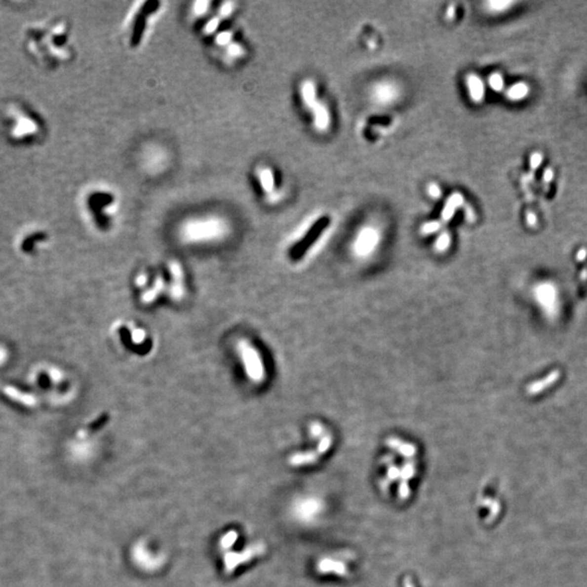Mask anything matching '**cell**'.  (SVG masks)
I'll return each mask as SVG.
<instances>
[{"label": "cell", "mask_w": 587, "mask_h": 587, "mask_svg": "<svg viewBox=\"0 0 587 587\" xmlns=\"http://www.w3.org/2000/svg\"><path fill=\"white\" fill-rule=\"evenodd\" d=\"M25 48L37 63L56 68L71 59L69 26L66 21L34 24L25 31Z\"/></svg>", "instance_id": "obj_1"}, {"label": "cell", "mask_w": 587, "mask_h": 587, "mask_svg": "<svg viewBox=\"0 0 587 587\" xmlns=\"http://www.w3.org/2000/svg\"><path fill=\"white\" fill-rule=\"evenodd\" d=\"M4 125L8 137L15 143H34L44 136V125L28 107L11 102L4 109Z\"/></svg>", "instance_id": "obj_2"}, {"label": "cell", "mask_w": 587, "mask_h": 587, "mask_svg": "<svg viewBox=\"0 0 587 587\" xmlns=\"http://www.w3.org/2000/svg\"><path fill=\"white\" fill-rule=\"evenodd\" d=\"M237 352L247 376L255 383H262L266 379V368L258 349L247 339H243L237 345Z\"/></svg>", "instance_id": "obj_3"}, {"label": "cell", "mask_w": 587, "mask_h": 587, "mask_svg": "<svg viewBox=\"0 0 587 587\" xmlns=\"http://www.w3.org/2000/svg\"><path fill=\"white\" fill-rule=\"evenodd\" d=\"M225 233V226L219 220L210 219L194 221L185 225L182 231L183 237L190 241H204L217 239Z\"/></svg>", "instance_id": "obj_4"}, {"label": "cell", "mask_w": 587, "mask_h": 587, "mask_svg": "<svg viewBox=\"0 0 587 587\" xmlns=\"http://www.w3.org/2000/svg\"><path fill=\"white\" fill-rule=\"evenodd\" d=\"M380 232L372 225H367L359 231L353 241L352 249L358 257H368L376 249L380 243Z\"/></svg>", "instance_id": "obj_5"}, {"label": "cell", "mask_w": 587, "mask_h": 587, "mask_svg": "<svg viewBox=\"0 0 587 587\" xmlns=\"http://www.w3.org/2000/svg\"><path fill=\"white\" fill-rule=\"evenodd\" d=\"M371 99L375 105L386 107L399 98V88L391 80H381L371 89Z\"/></svg>", "instance_id": "obj_6"}, {"label": "cell", "mask_w": 587, "mask_h": 587, "mask_svg": "<svg viewBox=\"0 0 587 587\" xmlns=\"http://www.w3.org/2000/svg\"><path fill=\"white\" fill-rule=\"evenodd\" d=\"M466 84L470 99L475 104L482 102L485 98V85H484L482 78L474 73L468 74L466 78Z\"/></svg>", "instance_id": "obj_7"}, {"label": "cell", "mask_w": 587, "mask_h": 587, "mask_svg": "<svg viewBox=\"0 0 587 587\" xmlns=\"http://www.w3.org/2000/svg\"><path fill=\"white\" fill-rule=\"evenodd\" d=\"M311 110L313 112L312 115H313L314 127L319 132H325L330 126L331 122L330 112H328L327 108L322 102L316 101L315 105L311 108Z\"/></svg>", "instance_id": "obj_8"}, {"label": "cell", "mask_w": 587, "mask_h": 587, "mask_svg": "<svg viewBox=\"0 0 587 587\" xmlns=\"http://www.w3.org/2000/svg\"><path fill=\"white\" fill-rule=\"evenodd\" d=\"M463 203H465V199H463V196L460 193L456 192L451 194L448 199L446 200L443 211H441V220H443V222H448V221H450L457 212V210L463 206Z\"/></svg>", "instance_id": "obj_9"}, {"label": "cell", "mask_w": 587, "mask_h": 587, "mask_svg": "<svg viewBox=\"0 0 587 587\" xmlns=\"http://www.w3.org/2000/svg\"><path fill=\"white\" fill-rule=\"evenodd\" d=\"M301 98H303L306 107H308L309 109H311V108L315 105L317 100L315 85L313 82L306 80V82L303 83V85H301Z\"/></svg>", "instance_id": "obj_10"}, {"label": "cell", "mask_w": 587, "mask_h": 587, "mask_svg": "<svg viewBox=\"0 0 587 587\" xmlns=\"http://www.w3.org/2000/svg\"><path fill=\"white\" fill-rule=\"evenodd\" d=\"M387 445H389L391 448L398 450L399 454L405 457H411L414 455V452H416V447L413 445L403 443V441L397 438H389L387 439Z\"/></svg>", "instance_id": "obj_11"}, {"label": "cell", "mask_w": 587, "mask_h": 587, "mask_svg": "<svg viewBox=\"0 0 587 587\" xmlns=\"http://www.w3.org/2000/svg\"><path fill=\"white\" fill-rule=\"evenodd\" d=\"M529 93V88H527V85H525L524 83H518V84H514L511 86V87L508 88L507 93H506V96H507V98L512 100V101H516V100H521L523 99L524 97Z\"/></svg>", "instance_id": "obj_12"}, {"label": "cell", "mask_w": 587, "mask_h": 587, "mask_svg": "<svg viewBox=\"0 0 587 587\" xmlns=\"http://www.w3.org/2000/svg\"><path fill=\"white\" fill-rule=\"evenodd\" d=\"M145 25H146L145 14L138 15L136 21H135V24H134L133 35H132V39H131V42L133 46L138 45V42L141 41L143 34H144V31H145Z\"/></svg>", "instance_id": "obj_13"}, {"label": "cell", "mask_w": 587, "mask_h": 587, "mask_svg": "<svg viewBox=\"0 0 587 587\" xmlns=\"http://www.w3.org/2000/svg\"><path fill=\"white\" fill-rule=\"evenodd\" d=\"M556 378H557L556 373H552V374L549 375L548 378H546L545 380H543L541 382H535V383H533L532 385H530L529 387H527V391H529V394H532V395L533 394H537V392H540L542 390L545 389L546 386H548L549 384H550L551 382H553L554 380H556Z\"/></svg>", "instance_id": "obj_14"}, {"label": "cell", "mask_w": 587, "mask_h": 587, "mask_svg": "<svg viewBox=\"0 0 587 587\" xmlns=\"http://www.w3.org/2000/svg\"><path fill=\"white\" fill-rule=\"evenodd\" d=\"M451 238L448 232H443L435 241L434 248L437 252H445L450 247Z\"/></svg>", "instance_id": "obj_15"}, {"label": "cell", "mask_w": 587, "mask_h": 587, "mask_svg": "<svg viewBox=\"0 0 587 587\" xmlns=\"http://www.w3.org/2000/svg\"><path fill=\"white\" fill-rule=\"evenodd\" d=\"M512 2L510 1H488L486 3V8L489 12L493 13H502L508 10L510 6H512Z\"/></svg>", "instance_id": "obj_16"}, {"label": "cell", "mask_w": 587, "mask_h": 587, "mask_svg": "<svg viewBox=\"0 0 587 587\" xmlns=\"http://www.w3.org/2000/svg\"><path fill=\"white\" fill-rule=\"evenodd\" d=\"M260 180H261V184H262L263 190L267 192H270L274 185L272 172L270 170L265 169L260 173Z\"/></svg>", "instance_id": "obj_17"}, {"label": "cell", "mask_w": 587, "mask_h": 587, "mask_svg": "<svg viewBox=\"0 0 587 587\" xmlns=\"http://www.w3.org/2000/svg\"><path fill=\"white\" fill-rule=\"evenodd\" d=\"M441 228V223L438 222V221H430V222L424 223L421 229H420V233H421L423 236H428L430 234H434L436 232H438Z\"/></svg>", "instance_id": "obj_18"}, {"label": "cell", "mask_w": 587, "mask_h": 587, "mask_svg": "<svg viewBox=\"0 0 587 587\" xmlns=\"http://www.w3.org/2000/svg\"><path fill=\"white\" fill-rule=\"evenodd\" d=\"M488 85L494 91H502L504 89V78L499 73H493L488 78Z\"/></svg>", "instance_id": "obj_19"}, {"label": "cell", "mask_w": 587, "mask_h": 587, "mask_svg": "<svg viewBox=\"0 0 587 587\" xmlns=\"http://www.w3.org/2000/svg\"><path fill=\"white\" fill-rule=\"evenodd\" d=\"M428 194L430 197H432L433 199H438L441 196V190L440 187L433 183V184H430L428 186Z\"/></svg>", "instance_id": "obj_20"}, {"label": "cell", "mask_w": 587, "mask_h": 587, "mask_svg": "<svg viewBox=\"0 0 587 587\" xmlns=\"http://www.w3.org/2000/svg\"><path fill=\"white\" fill-rule=\"evenodd\" d=\"M331 443H332V438H331V436H330V435H325L324 437H323V438L321 439V441H320V445H319V448H317V449H319V452H320V454H323V452L326 451V450L328 449V447L331 446Z\"/></svg>", "instance_id": "obj_21"}, {"label": "cell", "mask_w": 587, "mask_h": 587, "mask_svg": "<svg viewBox=\"0 0 587 587\" xmlns=\"http://www.w3.org/2000/svg\"><path fill=\"white\" fill-rule=\"evenodd\" d=\"M310 432L312 435H314V437H319L324 432V429L320 423H312L310 427Z\"/></svg>", "instance_id": "obj_22"}, {"label": "cell", "mask_w": 587, "mask_h": 587, "mask_svg": "<svg viewBox=\"0 0 587 587\" xmlns=\"http://www.w3.org/2000/svg\"><path fill=\"white\" fill-rule=\"evenodd\" d=\"M230 39H231V35L229 33H223V34L218 36L217 40L220 42V44L224 45V44H228V42L230 41Z\"/></svg>", "instance_id": "obj_23"}, {"label": "cell", "mask_w": 587, "mask_h": 587, "mask_svg": "<svg viewBox=\"0 0 587 587\" xmlns=\"http://www.w3.org/2000/svg\"><path fill=\"white\" fill-rule=\"evenodd\" d=\"M218 25H219V20L213 19L207 24L206 30H207V32H213L215 29L218 28Z\"/></svg>", "instance_id": "obj_24"}, {"label": "cell", "mask_w": 587, "mask_h": 587, "mask_svg": "<svg viewBox=\"0 0 587 587\" xmlns=\"http://www.w3.org/2000/svg\"><path fill=\"white\" fill-rule=\"evenodd\" d=\"M466 217H467V220L469 221V222H473V221L475 220V214H474V212H473L472 208L467 207V209H466Z\"/></svg>", "instance_id": "obj_25"}, {"label": "cell", "mask_w": 587, "mask_h": 587, "mask_svg": "<svg viewBox=\"0 0 587 587\" xmlns=\"http://www.w3.org/2000/svg\"><path fill=\"white\" fill-rule=\"evenodd\" d=\"M455 14H456L455 6H449L448 10H447V12H446V18L448 20H452L455 18Z\"/></svg>", "instance_id": "obj_26"}, {"label": "cell", "mask_w": 587, "mask_h": 587, "mask_svg": "<svg viewBox=\"0 0 587 587\" xmlns=\"http://www.w3.org/2000/svg\"><path fill=\"white\" fill-rule=\"evenodd\" d=\"M207 6H208V2H204V1L197 2L196 3V11L198 13H202L204 11V10H206V7Z\"/></svg>", "instance_id": "obj_27"}, {"label": "cell", "mask_w": 587, "mask_h": 587, "mask_svg": "<svg viewBox=\"0 0 587 587\" xmlns=\"http://www.w3.org/2000/svg\"><path fill=\"white\" fill-rule=\"evenodd\" d=\"M230 11H231V3H225L223 8H221V13H222L223 15L228 14Z\"/></svg>", "instance_id": "obj_28"}, {"label": "cell", "mask_w": 587, "mask_h": 587, "mask_svg": "<svg viewBox=\"0 0 587 587\" xmlns=\"http://www.w3.org/2000/svg\"><path fill=\"white\" fill-rule=\"evenodd\" d=\"M240 51H241V49H240V48L238 46L233 45V46L231 47V52L233 53V55H235V56H237L238 52H240Z\"/></svg>", "instance_id": "obj_29"}, {"label": "cell", "mask_w": 587, "mask_h": 587, "mask_svg": "<svg viewBox=\"0 0 587 587\" xmlns=\"http://www.w3.org/2000/svg\"><path fill=\"white\" fill-rule=\"evenodd\" d=\"M389 474H390V476H391V477H396V476H398V474H399V471H398L396 468H392V469L391 468V469H390Z\"/></svg>", "instance_id": "obj_30"}]
</instances>
